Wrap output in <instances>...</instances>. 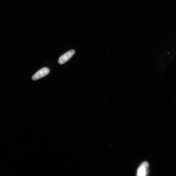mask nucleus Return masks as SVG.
Returning a JSON list of instances; mask_svg holds the SVG:
<instances>
[{
	"instance_id": "1",
	"label": "nucleus",
	"mask_w": 176,
	"mask_h": 176,
	"mask_svg": "<svg viewBox=\"0 0 176 176\" xmlns=\"http://www.w3.org/2000/svg\"><path fill=\"white\" fill-rule=\"evenodd\" d=\"M50 70L47 68H43L35 74L32 77V79L36 80L47 76L49 73Z\"/></svg>"
},
{
	"instance_id": "2",
	"label": "nucleus",
	"mask_w": 176,
	"mask_h": 176,
	"mask_svg": "<svg viewBox=\"0 0 176 176\" xmlns=\"http://www.w3.org/2000/svg\"><path fill=\"white\" fill-rule=\"evenodd\" d=\"M75 52L74 50H71L63 54L59 57L58 62L60 64H64L70 59L73 56Z\"/></svg>"
},
{
	"instance_id": "3",
	"label": "nucleus",
	"mask_w": 176,
	"mask_h": 176,
	"mask_svg": "<svg viewBox=\"0 0 176 176\" xmlns=\"http://www.w3.org/2000/svg\"><path fill=\"white\" fill-rule=\"evenodd\" d=\"M148 166L149 164L146 162H144L141 164L138 170V176H145L147 175Z\"/></svg>"
}]
</instances>
